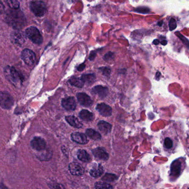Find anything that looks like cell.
Here are the masks:
<instances>
[{
  "label": "cell",
  "mask_w": 189,
  "mask_h": 189,
  "mask_svg": "<svg viewBox=\"0 0 189 189\" xmlns=\"http://www.w3.org/2000/svg\"><path fill=\"white\" fill-rule=\"evenodd\" d=\"M6 22L16 30H21L26 24V19L24 14L18 9L9 10L5 18Z\"/></svg>",
  "instance_id": "cell-1"
},
{
  "label": "cell",
  "mask_w": 189,
  "mask_h": 189,
  "mask_svg": "<svg viewBox=\"0 0 189 189\" xmlns=\"http://www.w3.org/2000/svg\"><path fill=\"white\" fill-rule=\"evenodd\" d=\"M26 34L32 42L36 44L39 45L43 43V37L36 27H30L28 28L26 30Z\"/></svg>",
  "instance_id": "cell-2"
},
{
  "label": "cell",
  "mask_w": 189,
  "mask_h": 189,
  "mask_svg": "<svg viewBox=\"0 0 189 189\" xmlns=\"http://www.w3.org/2000/svg\"><path fill=\"white\" fill-rule=\"evenodd\" d=\"M31 11L37 17H42L47 11V6L43 2L36 1L32 2L30 4Z\"/></svg>",
  "instance_id": "cell-3"
},
{
  "label": "cell",
  "mask_w": 189,
  "mask_h": 189,
  "mask_svg": "<svg viewBox=\"0 0 189 189\" xmlns=\"http://www.w3.org/2000/svg\"><path fill=\"white\" fill-rule=\"evenodd\" d=\"M13 104V98L9 93L0 91V106L2 108L6 110L11 109Z\"/></svg>",
  "instance_id": "cell-4"
},
{
  "label": "cell",
  "mask_w": 189,
  "mask_h": 189,
  "mask_svg": "<svg viewBox=\"0 0 189 189\" xmlns=\"http://www.w3.org/2000/svg\"><path fill=\"white\" fill-rule=\"evenodd\" d=\"M5 74L9 80L12 84H17L21 81V76L13 67L7 66L5 69Z\"/></svg>",
  "instance_id": "cell-5"
},
{
  "label": "cell",
  "mask_w": 189,
  "mask_h": 189,
  "mask_svg": "<svg viewBox=\"0 0 189 189\" xmlns=\"http://www.w3.org/2000/svg\"><path fill=\"white\" fill-rule=\"evenodd\" d=\"M21 58L28 66H32L36 61V55L32 51L25 49L21 53Z\"/></svg>",
  "instance_id": "cell-6"
},
{
  "label": "cell",
  "mask_w": 189,
  "mask_h": 189,
  "mask_svg": "<svg viewBox=\"0 0 189 189\" xmlns=\"http://www.w3.org/2000/svg\"><path fill=\"white\" fill-rule=\"evenodd\" d=\"M30 145L34 150L40 152L45 149L46 142L43 138L35 137L30 142Z\"/></svg>",
  "instance_id": "cell-7"
},
{
  "label": "cell",
  "mask_w": 189,
  "mask_h": 189,
  "mask_svg": "<svg viewBox=\"0 0 189 189\" xmlns=\"http://www.w3.org/2000/svg\"><path fill=\"white\" fill-rule=\"evenodd\" d=\"M69 171L75 176H81L84 173V168L78 163H71L69 165Z\"/></svg>",
  "instance_id": "cell-8"
},
{
  "label": "cell",
  "mask_w": 189,
  "mask_h": 189,
  "mask_svg": "<svg viewBox=\"0 0 189 189\" xmlns=\"http://www.w3.org/2000/svg\"><path fill=\"white\" fill-rule=\"evenodd\" d=\"M79 102L85 107H90L93 105V100L86 93H79L76 95Z\"/></svg>",
  "instance_id": "cell-9"
},
{
  "label": "cell",
  "mask_w": 189,
  "mask_h": 189,
  "mask_svg": "<svg viewBox=\"0 0 189 189\" xmlns=\"http://www.w3.org/2000/svg\"><path fill=\"white\" fill-rule=\"evenodd\" d=\"M61 105L64 108H65L67 110H74L76 103L75 99L72 97H69L65 99H64L61 101Z\"/></svg>",
  "instance_id": "cell-10"
},
{
  "label": "cell",
  "mask_w": 189,
  "mask_h": 189,
  "mask_svg": "<svg viewBox=\"0 0 189 189\" xmlns=\"http://www.w3.org/2000/svg\"><path fill=\"white\" fill-rule=\"evenodd\" d=\"M181 163L179 159L175 160L171 163L170 172L171 175L173 177H178L181 174Z\"/></svg>",
  "instance_id": "cell-11"
},
{
  "label": "cell",
  "mask_w": 189,
  "mask_h": 189,
  "mask_svg": "<svg viewBox=\"0 0 189 189\" xmlns=\"http://www.w3.org/2000/svg\"><path fill=\"white\" fill-rule=\"evenodd\" d=\"M96 110L100 114L105 117L110 116L112 114V109L111 107L104 103L97 105Z\"/></svg>",
  "instance_id": "cell-12"
},
{
  "label": "cell",
  "mask_w": 189,
  "mask_h": 189,
  "mask_svg": "<svg viewBox=\"0 0 189 189\" xmlns=\"http://www.w3.org/2000/svg\"><path fill=\"white\" fill-rule=\"evenodd\" d=\"M11 40L13 43L17 45H21L24 43L25 41L24 34L19 31H16L11 34Z\"/></svg>",
  "instance_id": "cell-13"
},
{
  "label": "cell",
  "mask_w": 189,
  "mask_h": 189,
  "mask_svg": "<svg viewBox=\"0 0 189 189\" xmlns=\"http://www.w3.org/2000/svg\"><path fill=\"white\" fill-rule=\"evenodd\" d=\"M72 139L73 141L81 144H86L88 142L87 137L84 133L75 132L72 134Z\"/></svg>",
  "instance_id": "cell-14"
},
{
  "label": "cell",
  "mask_w": 189,
  "mask_h": 189,
  "mask_svg": "<svg viewBox=\"0 0 189 189\" xmlns=\"http://www.w3.org/2000/svg\"><path fill=\"white\" fill-rule=\"evenodd\" d=\"M93 156L98 159L106 160L108 159V153L102 148H97L93 150Z\"/></svg>",
  "instance_id": "cell-15"
},
{
  "label": "cell",
  "mask_w": 189,
  "mask_h": 189,
  "mask_svg": "<svg viewBox=\"0 0 189 189\" xmlns=\"http://www.w3.org/2000/svg\"><path fill=\"white\" fill-rule=\"evenodd\" d=\"M108 89L100 85H97L93 89V93L98 95L100 97L104 98L108 94Z\"/></svg>",
  "instance_id": "cell-16"
},
{
  "label": "cell",
  "mask_w": 189,
  "mask_h": 189,
  "mask_svg": "<svg viewBox=\"0 0 189 189\" xmlns=\"http://www.w3.org/2000/svg\"><path fill=\"white\" fill-rule=\"evenodd\" d=\"M98 127L101 132L105 134H107L111 132L112 126L111 124L103 121H101L98 123Z\"/></svg>",
  "instance_id": "cell-17"
},
{
  "label": "cell",
  "mask_w": 189,
  "mask_h": 189,
  "mask_svg": "<svg viewBox=\"0 0 189 189\" xmlns=\"http://www.w3.org/2000/svg\"><path fill=\"white\" fill-rule=\"evenodd\" d=\"M65 120L71 126L75 128H81L82 126V124L78 120L77 118L73 116H68L65 117Z\"/></svg>",
  "instance_id": "cell-18"
},
{
  "label": "cell",
  "mask_w": 189,
  "mask_h": 189,
  "mask_svg": "<svg viewBox=\"0 0 189 189\" xmlns=\"http://www.w3.org/2000/svg\"><path fill=\"white\" fill-rule=\"evenodd\" d=\"M103 173V167L101 165H95L90 170V174L92 177H98L101 176Z\"/></svg>",
  "instance_id": "cell-19"
},
{
  "label": "cell",
  "mask_w": 189,
  "mask_h": 189,
  "mask_svg": "<svg viewBox=\"0 0 189 189\" xmlns=\"http://www.w3.org/2000/svg\"><path fill=\"white\" fill-rule=\"evenodd\" d=\"M79 116L81 119L85 121H91L93 119V114L86 110H83L80 111Z\"/></svg>",
  "instance_id": "cell-20"
},
{
  "label": "cell",
  "mask_w": 189,
  "mask_h": 189,
  "mask_svg": "<svg viewBox=\"0 0 189 189\" xmlns=\"http://www.w3.org/2000/svg\"><path fill=\"white\" fill-rule=\"evenodd\" d=\"M78 157L80 160L83 162H89L91 160L90 155L85 150H79L78 152Z\"/></svg>",
  "instance_id": "cell-21"
},
{
  "label": "cell",
  "mask_w": 189,
  "mask_h": 189,
  "mask_svg": "<svg viewBox=\"0 0 189 189\" xmlns=\"http://www.w3.org/2000/svg\"><path fill=\"white\" fill-rule=\"evenodd\" d=\"M69 82L72 86H74L79 88L83 87L84 84H85L84 81L82 80V79L79 78L77 77H72V78L70 79Z\"/></svg>",
  "instance_id": "cell-22"
},
{
  "label": "cell",
  "mask_w": 189,
  "mask_h": 189,
  "mask_svg": "<svg viewBox=\"0 0 189 189\" xmlns=\"http://www.w3.org/2000/svg\"><path fill=\"white\" fill-rule=\"evenodd\" d=\"M81 78L84 81V83H86L87 85H91L95 81L96 78L95 75L93 74H89L82 75Z\"/></svg>",
  "instance_id": "cell-23"
},
{
  "label": "cell",
  "mask_w": 189,
  "mask_h": 189,
  "mask_svg": "<svg viewBox=\"0 0 189 189\" xmlns=\"http://www.w3.org/2000/svg\"><path fill=\"white\" fill-rule=\"evenodd\" d=\"M86 134L90 138H91L92 139L95 140V141L100 140L101 138V136L100 135L99 133L96 132L95 130L93 129H87L86 131Z\"/></svg>",
  "instance_id": "cell-24"
},
{
  "label": "cell",
  "mask_w": 189,
  "mask_h": 189,
  "mask_svg": "<svg viewBox=\"0 0 189 189\" xmlns=\"http://www.w3.org/2000/svg\"><path fill=\"white\" fill-rule=\"evenodd\" d=\"M96 189H112V187L108 184L97 182L95 184Z\"/></svg>",
  "instance_id": "cell-25"
},
{
  "label": "cell",
  "mask_w": 189,
  "mask_h": 189,
  "mask_svg": "<svg viewBox=\"0 0 189 189\" xmlns=\"http://www.w3.org/2000/svg\"><path fill=\"white\" fill-rule=\"evenodd\" d=\"M9 6L14 9H18L19 7V3L18 0H7Z\"/></svg>",
  "instance_id": "cell-26"
},
{
  "label": "cell",
  "mask_w": 189,
  "mask_h": 189,
  "mask_svg": "<svg viewBox=\"0 0 189 189\" xmlns=\"http://www.w3.org/2000/svg\"><path fill=\"white\" fill-rule=\"evenodd\" d=\"M117 179V176L115 175L114 174H105L104 177H102V180L105 181H108V182H111V181H114V180Z\"/></svg>",
  "instance_id": "cell-27"
},
{
  "label": "cell",
  "mask_w": 189,
  "mask_h": 189,
  "mask_svg": "<svg viewBox=\"0 0 189 189\" xmlns=\"http://www.w3.org/2000/svg\"><path fill=\"white\" fill-rule=\"evenodd\" d=\"M175 34L179 38H180V40L182 41V42L186 46L187 48L189 49V40L188 39H187L186 38H185V37L183 36L180 32H176L175 33Z\"/></svg>",
  "instance_id": "cell-28"
},
{
  "label": "cell",
  "mask_w": 189,
  "mask_h": 189,
  "mask_svg": "<svg viewBox=\"0 0 189 189\" xmlns=\"http://www.w3.org/2000/svg\"><path fill=\"white\" fill-rule=\"evenodd\" d=\"M100 70L102 72L103 75L108 77L110 75L111 73V69L107 67H102L100 68Z\"/></svg>",
  "instance_id": "cell-29"
},
{
  "label": "cell",
  "mask_w": 189,
  "mask_h": 189,
  "mask_svg": "<svg viewBox=\"0 0 189 189\" xmlns=\"http://www.w3.org/2000/svg\"><path fill=\"white\" fill-rule=\"evenodd\" d=\"M173 141L170 138H166L164 140V146L167 149H171L173 147Z\"/></svg>",
  "instance_id": "cell-30"
},
{
  "label": "cell",
  "mask_w": 189,
  "mask_h": 189,
  "mask_svg": "<svg viewBox=\"0 0 189 189\" xmlns=\"http://www.w3.org/2000/svg\"><path fill=\"white\" fill-rule=\"evenodd\" d=\"M135 11L140 13H148L150 11V9L145 7H140L135 9Z\"/></svg>",
  "instance_id": "cell-31"
},
{
  "label": "cell",
  "mask_w": 189,
  "mask_h": 189,
  "mask_svg": "<svg viewBox=\"0 0 189 189\" xmlns=\"http://www.w3.org/2000/svg\"><path fill=\"white\" fill-rule=\"evenodd\" d=\"M169 26L170 30H174L177 28V22L175 20V19L171 18L170 21L169 22Z\"/></svg>",
  "instance_id": "cell-32"
},
{
  "label": "cell",
  "mask_w": 189,
  "mask_h": 189,
  "mask_svg": "<svg viewBox=\"0 0 189 189\" xmlns=\"http://www.w3.org/2000/svg\"><path fill=\"white\" fill-rule=\"evenodd\" d=\"M49 186L51 189H65L62 185L59 184H51Z\"/></svg>",
  "instance_id": "cell-33"
},
{
  "label": "cell",
  "mask_w": 189,
  "mask_h": 189,
  "mask_svg": "<svg viewBox=\"0 0 189 189\" xmlns=\"http://www.w3.org/2000/svg\"><path fill=\"white\" fill-rule=\"evenodd\" d=\"M114 58V54L112 52H108L107 54H105L104 56V59L106 61H109V60L113 59Z\"/></svg>",
  "instance_id": "cell-34"
},
{
  "label": "cell",
  "mask_w": 189,
  "mask_h": 189,
  "mask_svg": "<svg viewBox=\"0 0 189 189\" xmlns=\"http://www.w3.org/2000/svg\"><path fill=\"white\" fill-rule=\"evenodd\" d=\"M96 52L95 51H92L90 53L89 59L90 60H93L96 57Z\"/></svg>",
  "instance_id": "cell-35"
},
{
  "label": "cell",
  "mask_w": 189,
  "mask_h": 189,
  "mask_svg": "<svg viewBox=\"0 0 189 189\" xmlns=\"http://www.w3.org/2000/svg\"><path fill=\"white\" fill-rule=\"evenodd\" d=\"M5 11V6L3 5V3H2L1 1H0V13L2 14Z\"/></svg>",
  "instance_id": "cell-36"
},
{
  "label": "cell",
  "mask_w": 189,
  "mask_h": 189,
  "mask_svg": "<svg viewBox=\"0 0 189 189\" xmlns=\"http://www.w3.org/2000/svg\"><path fill=\"white\" fill-rule=\"evenodd\" d=\"M85 65L84 64H81L78 67V70L79 72H81L85 69Z\"/></svg>",
  "instance_id": "cell-37"
},
{
  "label": "cell",
  "mask_w": 189,
  "mask_h": 189,
  "mask_svg": "<svg viewBox=\"0 0 189 189\" xmlns=\"http://www.w3.org/2000/svg\"><path fill=\"white\" fill-rule=\"evenodd\" d=\"M0 189H10L7 187V186H6V185L5 184H4L2 183H0Z\"/></svg>",
  "instance_id": "cell-38"
},
{
  "label": "cell",
  "mask_w": 189,
  "mask_h": 189,
  "mask_svg": "<svg viewBox=\"0 0 189 189\" xmlns=\"http://www.w3.org/2000/svg\"><path fill=\"white\" fill-rule=\"evenodd\" d=\"M159 43V41L158 39H155L154 41H153V44H154L155 45H158Z\"/></svg>",
  "instance_id": "cell-39"
},
{
  "label": "cell",
  "mask_w": 189,
  "mask_h": 189,
  "mask_svg": "<svg viewBox=\"0 0 189 189\" xmlns=\"http://www.w3.org/2000/svg\"><path fill=\"white\" fill-rule=\"evenodd\" d=\"M161 44L163 45H166L167 44V41L166 40H163L161 42Z\"/></svg>",
  "instance_id": "cell-40"
},
{
  "label": "cell",
  "mask_w": 189,
  "mask_h": 189,
  "mask_svg": "<svg viewBox=\"0 0 189 189\" xmlns=\"http://www.w3.org/2000/svg\"></svg>",
  "instance_id": "cell-41"
}]
</instances>
